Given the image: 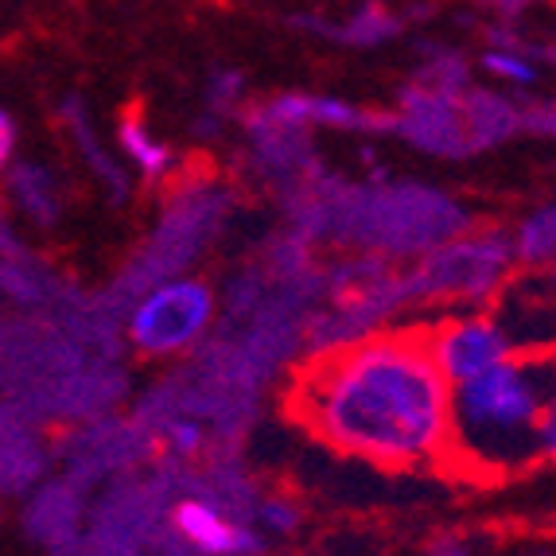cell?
Here are the masks:
<instances>
[{
  "mask_svg": "<svg viewBox=\"0 0 556 556\" xmlns=\"http://www.w3.org/2000/svg\"><path fill=\"white\" fill-rule=\"evenodd\" d=\"M280 413L346 459L381 471H437L452 428V381L440 370L432 324L307 351L288 370Z\"/></svg>",
  "mask_w": 556,
  "mask_h": 556,
  "instance_id": "obj_1",
  "label": "cell"
},
{
  "mask_svg": "<svg viewBox=\"0 0 556 556\" xmlns=\"http://www.w3.org/2000/svg\"><path fill=\"white\" fill-rule=\"evenodd\" d=\"M556 397V343L514 346L506 358L455 381L452 428L437 471L475 486H498L541 459V420Z\"/></svg>",
  "mask_w": 556,
  "mask_h": 556,
  "instance_id": "obj_2",
  "label": "cell"
},
{
  "mask_svg": "<svg viewBox=\"0 0 556 556\" xmlns=\"http://www.w3.org/2000/svg\"><path fill=\"white\" fill-rule=\"evenodd\" d=\"M471 226V214L447 191L425 184L354 187L334 184L327 203V241L346 250H370L386 257L428 253L459 238Z\"/></svg>",
  "mask_w": 556,
  "mask_h": 556,
  "instance_id": "obj_3",
  "label": "cell"
},
{
  "mask_svg": "<svg viewBox=\"0 0 556 556\" xmlns=\"http://www.w3.org/2000/svg\"><path fill=\"white\" fill-rule=\"evenodd\" d=\"M206 156H199L195 164H184L179 176L167 184V203L160 230L152 233V241L140 250V257L129 269L113 280L110 292H102L105 304L117 312L121 319L129 316V307L140 304L144 292L160 285V280L176 277L187 261H195L199 250L218 233L226 211H230V195L218 184L214 167L203 164Z\"/></svg>",
  "mask_w": 556,
  "mask_h": 556,
  "instance_id": "obj_4",
  "label": "cell"
},
{
  "mask_svg": "<svg viewBox=\"0 0 556 556\" xmlns=\"http://www.w3.org/2000/svg\"><path fill=\"white\" fill-rule=\"evenodd\" d=\"M514 241L498 226L464 230L408 269V304H482L514 277Z\"/></svg>",
  "mask_w": 556,
  "mask_h": 556,
  "instance_id": "obj_5",
  "label": "cell"
},
{
  "mask_svg": "<svg viewBox=\"0 0 556 556\" xmlns=\"http://www.w3.org/2000/svg\"><path fill=\"white\" fill-rule=\"evenodd\" d=\"M176 494L160 471L149 479H132V475L117 479L93 506L78 556H144L167 521L164 506Z\"/></svg>",
  "mask_w": 556,
  "mask_h": 556,
  "instance_id": "obj_6",
  "label": "cell"
},
{
  "mask_svg": "<svg viewBox=\"0 0 556 556\" xmlns=\"http://www.w3.org/2000/svg\"><path fill=\"white\" fill-rule=\"evenodd\" d=\"M214 316V292L206 280L184 277L144 292L132 312L129 343L144 358H164L195 346Z\"/></svg>",
  "mask_w": 556,
  "mask_h": 556,
  "instance_id": "obj_7",
  "label": "cell"
},
{
  "mask_svg": "<svg viewBox=\"0 0 556 556\" xmlns=\"http://www.w3.org/2000/svg\"><path fill=\"white\" fill-rule=\"evenodd\" d=\"M393 132L428 156L471 160L482 152L471 137V125H467L464 90H428V86L408 83L397 98Z\"/></svg>",
  "mask_w": 556,
  "mask_h": 556,
  "instance_id": "obj_8",
  "label": "cell"
},
{
  "mask_svg": "<svg viewBox=\"0 0 556 556\" xmlns=\"http://www.w3.org/2000/svg\"><path fill=\"white\" fill-rule=\"evenodd\" d=\"M59 452L66 455V479L90 491L93 482L105 479V475L132 471V467L156 459L160 440L149 428H140L137 420L102 417L71 432V440L59 444Z\"/></svg>",
  "mask_w": 556,
  "mask_h": 556,
  "instance_id": "obj_9",
  "label": "cell"
},
{
  "mask_svg": "<svg viewBox=\"0 0 556 556\" xmlns=\"http://www.w3.org/2000/svg\"><path fill=\"white\" fill-rule=\"evenodd\" d=\"M241 125H245V137H250L253 172H257L261 179L277 184L280 191L319 167L316 140H312L307 125H288V121H277L261 110V105H253V110L241 113Z\"/></svg>",
  "mask_w": 556,
  "mask_h": 556,
  "instance_id": "obj_10",
  "label": "cell"
},
{
  "mask_svg": "<svg viewBox=\"0 0 556 556\" xmlns=\"http://www.w3.org/2000/svg\"><path fill=\"white\" fill-rule=\"evenodd\" d=\"M432 343H437L440 370L447 374L452 386L475 378L479 370H486V366H494V362L514 351L506 331L486 312L475 319L467 316V319H440V324H432Z\"/></svg>",
  "mask_w": 556,
  "mask_h": 556,
  "instance_id": "obj_11",
  "label": "cell"
},
{
  "mask_svg": "<svg viewBox=\"0 0 556 556\" xmlns=\"http://www.w3.org/2000/svg\"><path fill=\"white\" fill-rule=\"evenodd\" d=\"M83 510L86 491L78 482H47L24 510V529H28L31 541L47 548V556H78V548H83V529H78Z\"/></svg>",
  "mask_w": 556,
  "mask_h": 556,
  "instance_id": "obj_12",
  "label": "cell"
},
{
  "mask_svg": "<svg viewBox=\"0 0 556 556\" xmlns=\"http://www.w3.org/2000/svg\"><path fill=\"white\" fill-rule=\"evenodd\" d=\"M167 526L179 529L203 556H265V548H269L261 533L230 521L203 498H179Z\"/></svg>",
  "mask_w": 556,
  "mask_h": 556,
  "instance_id": "obj_13",
  "label": "cell"
},
{
  "mask_svg": "<svg viewBox=\"0 0 556 556\" xmlns=\"http://www.w3.org/2000/svg\"><path fill=\"white\" fill-rule=\"evenodd\" d=\"M261 110L288 125H324V129H343V132H393V113L386 110H362L343 98H316V93H277L269 102H261Z\"/></svg>",
  "mask_w": 556,
  "mask_h": 556,
  "instance_id": "obj_14",
  "label": "cell"
},
{
  "mask_svg": "<svg viewBox=\"0 0 556 556\" xmlns=\"http://www.w3.org/2000/svg\"><path fill=\"white\" fill-rule=\"evenodd\" d=\"M288 28H296L316 39H331V43H343V47H381V43H393V39L408 28V20H405V12H393V9H386V4H370V0H366V4H358L346 20L296 12V16H288Z\"/></svg>",
  "mask_w": 556,
  "mask_h": 556,
  "instance_id": "obj_15",
  "label": "cell"
},
{
  "mask_svg": "<svg viewBox=\"0 0 556 556\" xmlns=\"http://www.w3.org/2000/svg\"><path fill=\"white\" fill-rule=\"evenodd\" d=\"M0 292L24 307L51 312V307L71 292V285H66L51 265H43V261L31 257V253L20 245L16 253H9V257L0 261Z\"/></svg>",
  "mask_w": 556,
  "mask_h": 556,
  "instance_id": "obj_16",
  "label": "cell"
},
{
  "mask_svg": "<svg viewBox=\"0 0 556 556\" xmlns=\"http://www.w3.org/2000/svg\"><path fill=\"white\" fill-rule=\"evenodd\" d=\"M464 110H467V125H471V137L482 152L510 140L514 132H521V105L502 98L494 90H464Z\"/></svg>",
  "mask_w": 556,
  "mask_h": 556,
  "instance_id": "obj_17",
  "label": "cell"
},
{
  "mask_svg": "<svg viewBox=\"0 0 556 556\" xmlns=\"http://www.w3.org/2000/svg\"><path fill=\"white\" fill-rule=\"evenodd\" d=\"M59 117H63V125L71 129V137H75V144L83 149L86 164L98 172V179H102L105 187H110V199L113 203H121V199L129 195V179H125V172H121L117 164H113L110 156H105V149L98 144V137H93V125H90V113H86L83 98H63V105H59Z\"/></svg>",
  "mask_w": 556,
  "mask_h": 556,
  "instance_id": "obj_18",
  "label": "cell"
},
{
  "mask_svg": "<svg viewBox=\"0 0 556 556\" xmlns=\"http://www.w3.org/2000/svg\"><path fill=\"white\" fill-rule=\"evenodd\" d=\"M9 191L16 203L36 218L39 226H55L63 214V195H59L55 176L39 164H12L9 167Z\"/></svg>",
  "mask_w": 556,
  "mask_h": 556,
  "instance_id": "obj_19",
  "label": "cell"
},
{
  "mask_svg": "<svg viewBox=\"0 0 556 556\" xmlns=\"http://www.w3.org/2000/svg\"><path fill=\"white\" fill-rule=\"evenodd\" d=\"M417 86H428V90H467L471 86V59L464 51L444 43H420V66H417Z\"/></svg>",
  "mask_w": 556,
  "mask_h": 556,
  "instance_id": "obj_20",
  "label": "cell"
},
{
  "mask_svg": "<svg viewBox=\"0 0 556 556\" xmlns=\"http://www.w3.org/2000/svg\"><path fill=\"white\" fill-rule=\"evenodd\" d=\"M117 129H121V144H125V152H129L132 164L144 172V179H164L167 167H172V149L149 137V129H144V121H140L137 105H129V110L121 113Z\"/></svg>",
  "mask_w": 556,
  "mask_h": 556,
  "instance_id": "obj_21",
  "label": "cell"
},
{
  "mask_svg": "<svg viewBox=\"0 0 556 556\" xmlns=\"http://www.w3.org/2000/svg\"><path fill=\"white\" fill-rule=\"evenodd\" d=\"M514 253L526 265H556V203L541 206L538 214H529L521 223L518 238H514Z\"/></svg>",
  "mask_w": 556,
  "mask_h": 556,
  "instance_id": "obj_22",
  "label": "cell"
},
{
  "mask_svg": "<svg viewBox=\"0 0 556 556\" xmlns=\"http://www.w3.org/2000/svg\"><path fill=\"white\" fill-rule=\"evenodd\" d=\"M241 93H245V75L233 71V66H214L211 78H206V113L226 121L238 110Z\"/></svg>",
  "mask_w": 556,
  "mask_h": 556,
  "instance_id": "obj_23",
  "label": "cell"
},
{
  "mask_svg": "<svg viewBox=\"0 0 556 556\" xmlns=\"http://www.w3.org/2000/svg\"><path fill=\"white\" fill-rule=\"evenodd\" d=\"M253 518L261 521L265 529H273V533H292V529L304 521V506H300L296 498H288V494H261L257 498V514Z\"/></svg>",
  "mask_w": 556,
  "mask_h": 556,
  "instance_id": "obj_24",
  "label": "cell"
},
{
  "mask_svg": "<svg viewBox=\"0 0 556 556\" xmlns=\"http://www.w3.org/2000/svg\"><path fill=\"white\" fill-rule=\"evenodd\" d=\"M482 66H486L491 75L506 78V83H518V86L538 83V66L529 63V59L514 55V51H498V47H491V51L482 55Z\"/></svg>",
  "mask_w": 556,
  "mask_h": 556,
  "instance_id": "obj_25",
  "label": "cell"
},
{
  "mask_svg": "<svg viewBox=\"0 0 556 556\" xmlns=\"http://www.w3.org/2000/svg\"><path fill=\"white\" fill-rule=\"evenodd\" d=\"M152 553H156V556H203L195 545H191V541L184 538V533H179V529L167 526V521L160 526L156 541H152Z\"/></svg>",
  "mask_w": 556,
  "mask_h": 556,
  "instance_id": "obj_26",
  "label": "cell"
},
{
  "mask_svg": "<svg viewBox=\"0 0 556 556\" xmlns=\"http://www.w3.org/2000/svg\"><path fill=\"white\" fill-rule=\"evenodd\" d=\"M541 459L556 464V397L545 408V420H541Z\"/></svg>",
  "mask_w": 556,
  "mask_h": 556,
  "instance_id": "obj_27",
  "label": "cell"
},
{
  "mask_svg": "<svg viewBox=\"0 0 556 556\" xmlns=\"http://www.w3.org/2000/svg\"><path fill=\"white\" fill-rule=\"evenodd\" d=\"M428 556H467V545L464 538H455V533H440L428 548Z\"/></svg>",
  "mask_w": 556,
  "mask_h": 556,
  "instance_id": "obj_28",
  "label": "cell"
},
{
  "mask_svg": "<svg viewBox=\"0 0 556 556\" xmlns=\"http://www.w3.org/2000/svg\"><path fill=\"white\" fill-rule=\"evenodd\" d=\"M12 144H16V129H12V117H9V113H0V172L9 167Z\"/></svg>",
  "mask_w": 556,
  "mask_h": 556,
  "instance_id": "obj_29",
  "label": "cell"
},
{
  "mask_svg": "<svg viewBox=\"0 0 556 556\" xmlns=\"http://www.w3.org/2000/svg\"><path fill=\"white\" fill-rule=\"evenodd\" d=\"M486 4H491L502 20H514V16H521L529 4H538V0H486Z\"/></svg>",
  "mask_w": 556,
  "mask_h": 556,
  "instance_id": "obj_30",
  "label": "cell"
}]
</instances>
